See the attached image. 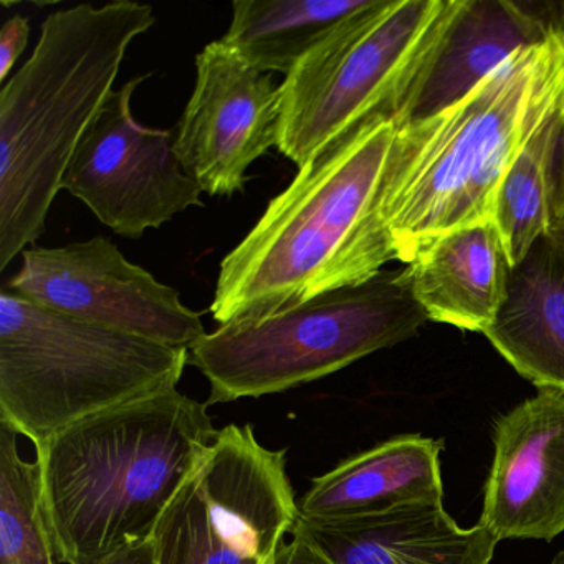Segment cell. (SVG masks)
I'll return each mask as SVG.
<instances>
[{"label":"cell","instance_id":"cell-1","mask_svg":"<svg viewBox=\"0 0 564 564\" xmlns=\"http://www.w3.org/2000/svg\"><path fill=\"white\" fill-rule=\"evenodd\" d=\"M399 124L375 115L303 166L220 263L219 325L262 319L368 282L392 262L381 199Z\"/></svg>","mask_w":564,"mask_h":564},{"label":"cell","instance_id":"cell-2","mask_svg":"<svg viewBox=\"0 0 564 564\" xmlns=\"http://www.w3.org/2000/svg\"><path fill=\"white\" fill-rule=\"evenodd\" d=\"M207 409L170 389L35 445L42 514L57 563L97 564L153 536L219 432Z\"/></svg>","mask_w":564,"mask_h":564},{"label":"cell","instance_id":"cell-3","mask_svg":"<svg viewBox=\"0 0 564 564\" xmlns=\"http://www.w3.org/2000/svg\"><path fill=\"white\" fill-rule=\"evenodd\" d=\"M154 22L151 6L130 0L54 12L0 90V270L41 239L78 143Z\"/></svg>","mask_w":564,"mask_h":564},{"label":"cell","instance_id":"cell-4","mask_svg":"<svg viewBox=\"0 0 564 564\" xmlns=\"http://www.w3.org/2000/svg\"><path fill=\"white\" fill-rule=\"evenodd\" d=\"M564 74V25L517 52L451 110L399 127L381 223L408 265L435 237L491 219L498 186Z\"/></svg>","mask_w":564,"mask_h":564},{"label":"cell","instance_id":"cell-5","mask_svg":"<svg viewBox=\"0 0 564 564\" xmlns=\"http://www.w3.org/2000/svg\"><path fill=\"white\" fill-rule=\"evenodd\" d=\"M189 349L0 295V422L39 445L51 435L176 389Z\"/></svg>","mask_w":564,"mask_h":564},{"label":"cell","instance_id":"cell-6","mask_svg":"<svg viewBox=\"0 0 564 564\" xmlns=\"http://www.w3.org/2000/svg\"><path fill=\"white\" fill-rule=\"evenodd\" d=\"M425 322L404 269L382 270L267 318L220 325L189 349V365L209 382L206 404H229L318 381L412 338Z\"/></svg>","mask_w":564,"mask_h":564},{"label":"cell","instance_id":"cell-7","mask_svg":"<svg viewBox=\"0 0 564 564\" xmlns=\"http://www.w3.org/2000/svg\"><path fill=\"white\" fill-rule=\"evenodd\" d=\"M454 0H369L280 85L276 148L302 170L378 113L394 111Z\"/></svg>","mask_w":564,"mask_h":564},{"label":"cell","instance_id":"cell-8","mask_svg":"<svg viewBox=\"0 0 564 564\" xmlns=\"http://www.w3.org/2000/svg\"><path fill=\"white\" fill-rule=\"evenodd\" d=\"M299 518L286 448L229 424L158 523L156 564H272Z\"/></svg>","mask_w":564,"mask_h":564},{"label":"cell","instance_id":"cell-9","mask_svg":"<svg viewBox=\"0 0 564 564\" xmlns=\"http://www.w3.org/2000/svg\"><path fill=\"white\" fill-rule=\"evenodd\" d=\"M144 77L105 101L75 150L62 189L80 199L118 236L138 240L189 207L203 206L199 184L174 153V133L144 128L131 100Z\"/></svg>","mask_w":564,"mask_h":564},{"label":"cell","instance_id":"cell-10","mask_svg":"<svg viewBox=\"0 0 564 564\" xmlns=\"http://www.w3.org/2000/svg\"><path fill=\"white\" fill-rule=\"evenodd\" d=\"M9 289L62 315L174 348L191 349L207 335L199 313L181 302L177 290L131 263L105 237L29 247Z\"/></svg>","mask_w":564,"mask_h":564},{"label":"cell","instance_id":"cell-11","mask_svg":"<svg viewBox=\"0 0 564 564\" xmlns=\"http://www.w3.org/2000/svg\"><path fill=\"white\" fill-rule=\"evenodd\" d=\"M196 87L174 133V153L209 196L246 187L247 171L276 148L280 85L250 67L226 42L196 57Z\"/></svg>","mask_w":564,"mask_h":564},{"label":"cell","instance_id":"cell-12","mask_svg":"<svg viewBox=\"0 0 564 564\" xmlns=\"http://www.w3.org/2000/svg\"><path fill=\"white\" fill-rule=\"evenodd\" d=\"M561 25L563 4L454 0L392 111L399 127L451 110L517 52L543 44Z\"/></svg>","mask_w":564,"mask_h":564},{"label":"cell","instance_id":"cell-13","mask_svg":"<svg viewBox=\"0 0 564 564\" xmlns=\"http://www.w3.org/2000/svg\"><path fill=\"white\" fill-rule=\"evenodd\" d=\"M494 462L478 524L498 541L564 531V392L540 389L494 422Z\"/></svg>","mask_w":564,"mask_h":564},{"label":"cell","instance_id":"cell-14","mask_svg":"<svg viewBox=\"0 0 564 564\" xmlns=\"http://www.w3.org/2000/svg\"><path fill=\"white\" fill-rule=\"evenodd\" d=\"M293 531L335 564H490L498 543L481 524L458 527L444 503L329 520L300 517Z\"/></svg>","mask_w":564,"mask_h":564},{"label":"cell","instance_id":"cell-15","mask_svg":"<svg viewBox=\"0 0 564 564\" xmlns=\"http://www.w3.org/2000/svg\"><path fill=\"white\" fill-rule=\"evenodd\" d=\"M404 272L431 322L484 333L503 305L511 263L494 219H485L435 237Z\"/></svg>","mask_w":564,"mask_h":564},{"label":"cell","instance_id":"cell-16","mask_svg":"<svg viewBox=\"0 0 564 564\" xmlns=\"http://www.w3.org/2000/svg\"><path fill=\"white\" fill-rule=\"evenodd\" d=\"M442 448L444 441L408 434L345 458L313 478L299 501L300 517L329 520L402 505L444 503Z\"/></svg>","mask_w":564,"mask_h":564},{"label":"cell","instance_id":"cell-17","mask_svg":"<svg viewBox=\"0 0 564 564\" xmlns=\"http://www.w3.org/2000/svg\"><path fill=\"white\" fill-rule=\"evenodd\" d=\"M484 335L521 378L564 392V247L551 234L511 267L503 305Z\"/></svg>","mask_w":564,"mask_h":564},{"label":"cell","instance_id":"cell-18","mask_svg":"<svg viewBox=\"0 0 564 564\" xmlns=\"http://www.w3.org/2000/svg\"><path fill=\"white\" fill-rule=\"evenodd\" d=\"M491 219L511 267L564 223V74L510 161Z\"/></svg>","mask_w":564,"mask_h":564},{"label":"cell","instance_id":"cell-19","mask_svg":"<svg viewBox=\"0 0 564 564\" xmlns=\"http://www.w3.org/2000/svg\"><path fill=\"white\" fill-rule=\"evenodd\" d=\"M369 0H236L223 41L263 74L289 75L339 22Z\"/></svg>","mask_w":564,"mask_h":564},{"label":"cell","instance_id":"cell-20","mask_svg":"<svg viewBox=\"0 0 564 564\" xmlns=\"http://www.w3.org/2000/svg\"><path fill=\"white\" fill-rule=\"evenodd\" d=\"M18 432L0 422V564H55L41 505V468L19 452Z\"/></svg>","mask_w":564,"mask_h":564},{"label":"cell","instance_id":"cell-21","mask_svg":"<svg viewBox=\"0 0 564 564\" xmlns=\"http://www.w3.org/2000/svg\"><path fill=\"white\" fill-rule=\"evenodd\" d=\"M31 35V22L24 15H14L0 32V82L6 84L14 74L15 62L24 54Z\"/></svg>","mask_w":564,"mask_h":564},{"label":"cell","instance_id":"cell-22","mask_svg":"<svg viewBox=\"0 0 564 564\" xmlns=\"http://www.w3.org/2000/svg\"><path fill=\"white\" fill-rule=\"evenodd\" d=\"M272 564H335L308 538L292 531V541H283Z\"/></svg>","mask_w":564,"mask_h":564},{"label":"cell","instance_id":"cell-23","mask_svg":"<svg viewBox=\"0 0 564 564\" xmlns=\"http://www.w3.org/2000/svg\"><path fill=\"white\" fill-rule=\"evenodd\" d=\"M97 564H156L153 536L140 543L128 544Z\"/></svg>","mask_w":564,"mask_h":564},{"label":"cell","instance_id":"cell-24","mask_svg":"<svg viewBox=\"0 0 564 564\" xmlns=\"http://www.w3.org/2000/svg\"><path fill=\"white\" fill-rule=\"evenodd\" d=\"M550 234L557 240V242L561 243V246L564 247V223L561 224V226H557L556 229L551 230Z\"/></svg>","mask_w":564,"mask_h":564},{"label":"cell","instance_id":"cell-25","mask_svg":"<svg viewBox=\"0 0 564 564\" xmlns=\"http://www.w3.org/2000/svg\"><path fill=\"white\" fill-rule=\"evenodd\" d=\"M551 564H564V550L560 551V553H557L556 556L553 557Z\"/></svg>","mask_w":564,"mask_h":564},{"label":"cell","instance_id":"cell-26","mask_svg":"<svg viewBox=\"0 0 564 564\" xmlns=\"http://www.w3.org/2000/svg\"><path fill=\"white\" fill-rule=\"evenodd\" d=\"M563 25H564V2H563Z\"/></svg>","mask_w":564,"mask_h":564}]
</instances>
